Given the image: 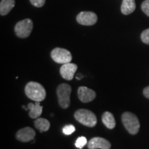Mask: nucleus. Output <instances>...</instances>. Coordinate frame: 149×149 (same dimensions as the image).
<instances>
[{
    "label": "nucleus",
    "instance_id": "nucleus-1",
    "mask_svg": "<svg viewBox=\"0 0 149 149\" xmlns=\"http://www.w3.org/2000/svg\"><path fill=\"white\" fill-rule=\"evenodd\" d=\"M25 93L28 97L35 102H42L46 96V92L44 86L35 81H31L27 84L25 87Z\"/></svg>",
    "mask_w": 149,
    "mask_h": 149
},
{
    "label": "nucleus",
    "instance_id": "nucleus-2",
    "mask_svg": "<svg viewBox=\"0 0 149 149\" xmlns=\"http://www.w3.org/2000/svg\"><path fill=\"white\" fill-rule=\"evenodd\" d=\"M74 117L77 122L88 127H94L97 122L95 113L87 109L77 110L74 113Z\"/></svg>",
    "mask_w": 149,
    "mask_h": 149
},
{
    "label": "nucleus",
    "instance_id": "nucleus-3",
    "mask_svg": "<svg viewBox=\"0 0 149 149\" xmlns=\"http://www.w3.org/2000/svg\"><path fill=\"white\" fill-rule=\"evenodd\" d=\"M122 120L124 127L130 134L135 135L138 133L140 124L135 115L130 112H125L122 115Z\"/></svg>",
    "mask_w": 149,
    "mask_h": 149
},
{
    "label": "nucleus",
    "instance_id": "nucleus-4",
    "mask_svg": "<svg viewBox=\"0 0 149 149\" xmlns=\"http://www.w3.org/2000/svg\"><path fill=\"white\" fill-rule=\"evenodd\" d=\"M71 87L67 84H61L57 88V95L59 106L62 109H67L70 104V96Z\"/></svg>",
    "mask_w": 149,
    "mask_h": 149
},
{
    "label": "nucleus",
    "instance_id": "nucleus-5",
    "mask_svg": "<svg viewBox=\"0 0 149 149\" xmlns=\"http://www.w3.org/2000/svg\"><path fill=\"white\" fill-rule=\"evenodd\" d=\"M33 24L31 19H25L19 22L15 26V32L19 38H26L33 31Z\"/></svg>",
    "mask_w": 149,
    "mask_h": 149
},
{
    "label": "nucleus",
    "instance_id": "nucleus-6",
    "mask_svg": "<svg viewBox=\"0 0 149 149\" xmlns=\"http://www.w3.org/2000/svg\"><path fill=\"white\" fill-rule=\"evenodd\" d=\"M51 57L55 62L64 64L70 63L72 60V55L68 50L61 48H55L51 52Z\"/></svg>",
    "mask_w": 149,
    "mask_h": 149
},
{
    "label": "nucleus",
    "instance_id": "nucleus-7",
    "mask_svg": "<svg viewBox=\"0 0 149 149\" xmlns=\"http://www.w3.org/2000/svg\"><path fill=\"white\" fill-rule=\"evenodd\" d=\"M76 19L81 25L92 26L96 24L97 21V16L93 12L83 11L77 15Z\"/></svg>",
    "mask_w": 149,
    "mask_h": 149
},
{
    "label": "nucleus",
    "instance_id": "nucleus-8",
    "mask_svg": "<svg viewBox=\"0 0 149 149\" xmlns=\"http://www.w3.org/2000/svg\"><path fill=\"white\" fill-rule=\"evenodd\" d=\"M78 97L84 103H88L93 101L96 97V93L92 89L86 86H80L77 91Z\"/></svg>",
    "mask_w": 149,
    "mask_h": 149
},
{
    "label": "nucleus",
    "instance_id": "nucleus-9",
    "mask_svg": "<svg viewBox=\"0 0 149 149\" xmlns=\"http://www.w3.org/2000/svg\"><path fill=\"white\" fill-rule=\"evenodd\" d=\"M77 69V66L72 63H67L63 64L60 68V74L64 79L68 80H72L73 79L74 73Z\"/></svg>",
    "mask_w": 149,
    "mask_h": 149
},
{
    "label": "nucleus",
    "instance_id": "nucleus-10",
    "mask_svg": "<svg viewBox=\"0 0 149 149\" xmlns=\"http://www.w3.org/2000/svg\"><path fill=\"white\" fill-rule=\"evenodd\" d=\"M35 137V132L33 128L25 127L18 130L16 133V138L22 142H29L33 140Z\"/></svg>",
    "mask_w": 149,
    "mask_h": 149
},
{
    "label": "nucleus",
    "instance_id": "nucleus-11",
    "mask_svg": "<svg viewBox=\"0 0 149 149\" xmlns=\"http://www.w3.org/2000/svg\"><path fill=\"white\" fill-rule=\"evenodd\" d=\"M111 144L109 141L102 137H93L88 141V148L89 149H110Z\"/></svg>",
    "mask_w": 149,
    "mask_h": 149
},
{
    "label": "nucleus",
    "instance_id": "nucleus-12",
    "mask_svg": "<svg viewBox=\"0 0 149 149\" xmlns=\"http://www.w3.org/2000/svg\"><path fill=\"white\" fill-rule=\"evenodd\" d=\"M27 109L28 111H29V116L33 119H37L42 113L43 107L40 105V102H35V104L29 103Z\"/></svg>",
    "mask_w": 149,
    "mask_h": 149
},
{
    "label": "nucleus",
    "instance_id": "nucleus-13",
    "mask_svg": "<svg viewBox=\"0 0 149 149\" xmlns=\"http://www.w3.org/2000/svg\"><path fill=\"white\" fill-rule=\"evenodd\" d=\"M136 4L135 0H123L121 6V11L124 15L131 14L135 10Z\"/></svg>",
    "mask_w": 149,
    "mask_h": 149
},
{
    "label": "nucleus",
    "instance_id": "nucleus-14",
    "mask_svg": "<svg viewBox=\"0 0 149 149\" xmlns=\"http://www.w3.org/2000/svg\"><path fill=\"white\" fill-rule=\"evenodd\" d=\"M15 0H1L0 3V14L1 15H6L14 8Z\"/></svg>",
    "mask_w": 149,
    "mask_h": 149
},
{
    "label": "nucleus",
    "instance_id": "nucleus-15",
    "mask_svg": "<svg viewBox=\"0 0 149 149\" xmlns=\"http://www.w3.org/2000/svg\"><path fill=\"white\" fill-rule=\"evenodd\" d=\"M102 122L104 123L106 127H107L109 129H113L115 127L116 122H115V117L109 111L105 112L102 117Z\"/></svg>",
    "mask_w": 149,
    "mask_h": 149
},
{
    "label": "nucleus",
    "instance_id": "nucleus-16",
    "mask_svg": "<svg viewBox=\"0 0 149 149\" xmlns=\"http://www.w3.org/2000/svg\"><path fill=\"white\" fill-rule=\"evenodd\" d=\"M35 126L41 133L48 131L50 128L49 121L44 118H37L35 121Z\"/></svg>",
    "mask_w": 149,
    "mask_h": 149
},
{
    "label": "nucleus",
    "instance_id": "nucleus-17",
    "mask_svg": "<svg viewBox=\"0 0 149 149\" xmlns=\"http://www.w3.org/2000/svg\"><path fill=\"white\" fill-rule=\"evenodd\" d=\"M87 144V139L86 137H84V136H81V137H78L77 140L75 141V146L77 147V148L81 149L84 148V146H85V145Z\"/></svg>",
    "mask_w": 149,
    "mask_h": 149
},
{
    "label": "nucleus",
    "instance_id": "nucleus-18",
    "mask_svg": "<svg viewBox=\"0 0 149 149\" xmlns=\"http://www.w3.org/2000/svg\"><path fill=\"white\" fill-rule=\"evenodd\" d=\"M62 131L66 135H70L75 131V127L72 124H68V125H66L63 128Z\"/></svg>",
    "mask_w": 149,
    "mask_h": 149
},
{
    "label": "nucleus",
    "instance_id": "nucleus-19",
    "mask_svg": "<svg viewBox=\"0 0 149 149\" xmlns=\"http://www.w3.org/2000/svg\"><path fill=\"white\" fill-rule=\"evenodd\" d=\"M141 40L144 44L149 45V29L144 30L141 34Z\"/></svg>",
    "mask_w": 149,
    "mask_h": 149
},
{
    "label": "nucleus",
    "instance_id": "nucleus-20",
    "mask_svg": "<svg viewBox=\"0 0 149 149\" xmlns=\"http://www.w3.org/2000/svg\"><path fill=\"white\" fill-rule=\"evenodd\" d=\"M141 10L147 16L149 17V0H145L141 6Z\"/></svg>",
    "mask_w": 149,
    "mask_h": 149
},
{
    "label": "nucleus",
    "instance_id": "nucleus-21",
    "mask_svg": "<svg viewBox=\"0 0 149 149\" xmlns=\"http://www.w3.org/2000/svg\"><path fill=\"white\" fill-rule=\"evenodd\" d=\"M30 1L33 6L37 8H40L44 5L46 0H30Z\"/></svg>",
    "mask_w": 149,
    "mask_h": 149
},
{
    "label": "nucleus",
    "instance_id": "nucleus-22",
    "mask_svg": "<svg viewBox=\"0 0 149 149\" xmlns=\"http://www.w3.org/2000/svg\"><path fill=\"white\" fill-rule=\"evenodd\" d=\"M143 94L146 98L149 99V86L146 87L143 91Z\"/></svg>",
    "mask_w": 149,
    "mask_h": 149
},
{
    "label": "nucleus",
    "instance_id": "nucleus-23",
    "mask_svg": "<svg viewBox=\"0 0 149 149\" xmlns=\"http://www.w3.org/2000/svg\"><path fill=\"white\" fill-rule=\"evenodd\" d=\"M82 77H83V75H82V74H78V75L77 76V77H76V78H77V79L78 80L81 79Z\"/></svg>",
    "mask_w": 149,
    "mask_h": 149
}]
</instances>
